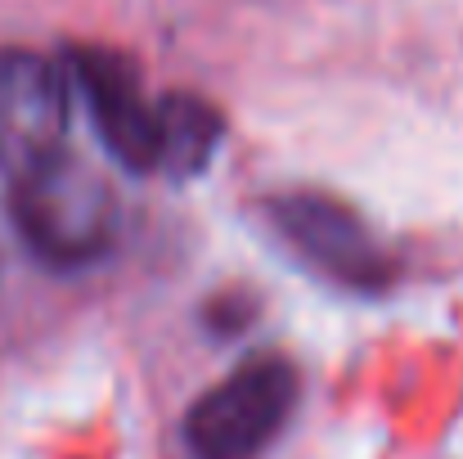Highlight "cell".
Returning <instances> with one entry per match:
<instances>
[{"label":"cell","instance_id":"cell-1","mask_svg":"<svg viewBox=\"0 0 463 459\" xmlns=\"http://www.w3.org/2000/svg\"><path fill=\"white\" fill-rule=\"evenodd\" d=\"M9 216L23 244L59 271L99 262L118 244L122 225L113 185L68 149L9 176Z\"/></svg>","mask_w":463,"mask_h":459},{"label":"cell","instance_id":"cell-2","mask_svg":"<svg viewBox=\"0 0 463 459\" xmlns=\"http://www.w3.org/2000/svg\"><path fill=\"white\" fill-rule=\"evenodd\" d=\"M298 397V365L284 356H257L189 406L184 446L194 459H257L288 424Z\"/></svg>","mask_w":463,"mask_h":459},{"label":"cell","instance_id":"cell-3","mask_svg":"<svg viewBox=\"0 0 463 459\" xmlns=\"http://www.w3.org/2000/svg\"><path fill=\"white\" fill-rule=\"evenodd\" d=\"M266 212L270 225L288 239V248H298L324 280L360 293H378L392 284L387 248L346 203L315 189H293V194H275Z\"/></svg>","mask_w":463,"mask_h":459},{"label":"cell","instance_id":"cell-6","mask_svg":"<svg viewBox=\"0 0 463 459\" xmlns=\"http://www.w3.org/2000/svg\"><path fill=\"white\" fill-rule=\"evenodd\" d=\"M225 140V118L212 100L175 91L154 104V171L166 180H194L212 167Z\"/></svg>","mask_w":463,"mask_h":459},{"label":"cell","instance_id":"cell-5","mask_svg":"<svg viewBox=\"0 0 463 459\" xmlns=\"http://www.w3.org/2000/svg\"><path fill=\"white\" fill-rule=\"evenodd\" d=\"M72 77L90 100V118L99 127L104 149L127 171H154V104L140 91L136 63L109 45H77Z\"/></svg>","mask_w":463,"mask_h":459},{"label":"cell","instance_id":"cell-4","mask_svg":"<svg viewBox=\"0 0 463 459\" xmlns=\"http://www.w3.org/2000/svg\"><path fill=\"white\" fill-rule=\"evenodd\" d=\"M68 136V86L63 72L23 45L0 50V167L23 176L63 149Z\"/></svg>","mask_w":463,"mask_h":459}]
</instances>
